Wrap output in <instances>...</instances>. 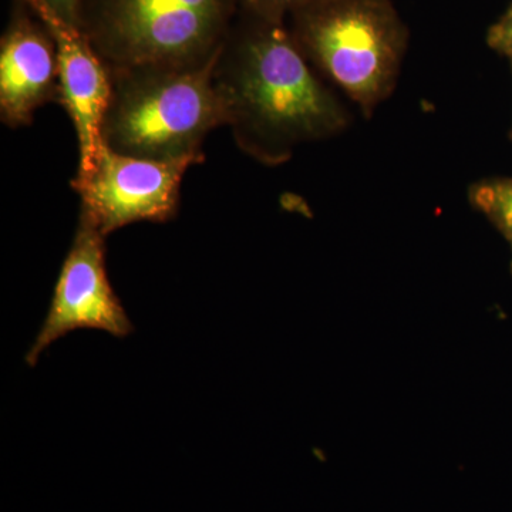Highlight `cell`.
I'll list each match as a JSON object with an SVG mask.
<instances>
[{"instance_id":"obj_1","label":"cell","mask_w":512,"mask_h":512,"mask_svg":"<svg viewBox=\"0 0 512 512\" xmlns=\"http://www.w3.org/2000/svg\"><path fill=\"white\" fill-rule=\"evenodd\" d=\"M312 67L286 20L238 9L218 52L214 83L242 151L281 164L301 144L345 130V109Z\"/></svg>"},{"instance_id":"obj_2","label":"cell","mask_w":512,"mask_h":512,"mask_svg":"<svg viewBox=\"0 0 512 512\" xmlns=\"http://www.w3.org/2000/svg\"><path fill=\"white\" fill-rule=\"evenodd\" d=\"M217 56L198 66L110 73L103 143L124 156L148 160L204 156L205 137L227 126V111L214 83Z\"/></svg>"},{"instance_id":"obj_3","label":"cell","mask_w":512,"mask_h":512,"mask_svg":"<svg viewBox=\"0 0 512 512\" xmlns=\"http://www.w3.org/2000/svg\"><path fill=\"white\" fill-rule=\"evenodd\" d=\"M237 13V0H80L77 26L113 73L210 62Z\"/></svg>"},{"instance_id":"obj_4","label":"cell","mask_w":512,"mask_h":512,"mask_svg":"<svg viewBox=\"0 0 512 512\" xmlns=\"http://www.w3.org/2000/svg\"><path fill=\"white\" fill-rule=\"evenodd\" d=\"M288 19L309 63L366 116L393 93L407 32L390 0H316Z\"/></svg>"},{"instance_id":"obj_5","label":"cell","mask_w":512,"mask_h":512,"mask_svg":"<svg viewBox=\"0 0 512 512\" xmlns=\"http://www.w3.org/2000/svg\"><path fill=\"white\" fill-rule=\"evenodd\" d=\"M205 156L148 160L124 156L101 143L92 173L74 187L82 212L104 237L134 222H168L180 207V188L191 165Z\"/></svg>"},{"instance_id":"obj_6","label":"cell","mask_w":512,"mask_h":512,"mask_svg":"<svg viewBox=\"0 0 512 512\" xmlns=\"http://www.w3.org/2000/svg\"><path fill=\"white\" fill-rule=\"evenodd\" d=\"M104 239L99 229L80 215L49 313L26 355L29 366H35L52 343L74 330H103L114 338H126L133 332V323L107 276Z\"/></svg>"},{"instance_id":"obj_7","label":"cell","mask_w":512,"mask_h":512,"mask_svg":"<svg viewBox=\"0 0 512 512\" xmlns=\"http://www.w3.org/2000/svg\"><path fill=\"white\" fill-rule=\"evenodd\" d=\"M42 20L56 45L59 64V101L69 114L77 141L79 167L73 188L92 173L99 153L101 127L111 96L109 69L76 23L57 15L45 0H25Z\"/></svg>"},{"instance_id":"obj_8","label":"cell","mask_w":512,"mask_h":512,"mask_svg":"<svg viewBox=\"0 0 512 512\" xmlns=\"http://www.w3.org/2000/svg\"><path fill=\"white\" fill-rule=\"evenodd\" d=\"M59 96L55 42L25 0H15L0 42V117L9 127L29 126Z\"/></svg>"},{"instance_id":"obj_9","label":"cell","mask_w":512,"mask_h":512,"mask_svg":"<svg viewBox=\"0 0 512 512\" xmlns=\"http://www.w3.org/2000/svg\"><path fill=\"white\" fill-rule=\"evenodd\" d=\"M470 201L503 235L512 256V177L488 178L473 184Z\"/></svg>"},{"instance_id":"obj_10","label":"cell","mask_w":512,"mask_h":512,"mask_svg":"<svg viewBox=\"0 0 512 512\" xmlns=\"http://www.w3.org/2000/svg\"><path fill=\"white\" fill-rule=\"evenodd\" d=\"M238 9L262 18L288 20L296 10L311 5L316 0H237Z\"/></svg>"},{"instance_id":"obj_11","label":"cell","mask_w":512,"mask_h":512,"mask_svg":"<svg viewBox=\"0 0 512 512\" xmlns=\"http://www.w3.org/2000/svg\"><path fill=\"white\" fill-rule=\"evenodd\" d=\"M487 42L491 49L507 57L512 66V5L490 29Z\"/></svg>"},{"instance_id":"obj_12","label":"cell","mask_w":512,"mask_h":512,"mask_svg":"<svg viewBox=\"0 0 512 512\" xmlns=\"http://www.w3.org/2000/svg\"><path fill=\"white\" fill-rule=\"evenodd\" d=\"M57 15L77 25V12H79L80 0H45Z\"/></svg>"},{"instance_id":"obj_13","label":"cell","mask_w":512,"mask_h":512,"mask_svg":"<svg viewBox=\"0 0 512 512\" xmlns=\"http://www.w3.org/2000/svg\"><path fill=\"white\" fill-rule=\"evenodd\" d=\"M510 137H511V140H512V127H511V131H510Z\"/></svg>"}]
</instances>
